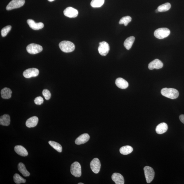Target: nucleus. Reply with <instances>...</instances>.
I'll use <instances>...</instances> for the list:
<instances>
[{
  "instance_id": "obj_17",
  "label": "nucleus",
  "mask_w": 184,
  "mask_h": 184,
  "mask_svg": "<svg viewBox=\"0 0 184 184\" xmlns=\"http://www.w3.org/2000/svg\"><path fill=\"white\" fill-rule=\"evenodd\" d=\"M38 118L36 116H33L29 118L26 122V126L29 128L35 127L38 124Z\"/></svg>"
},
{
  "instance_id": "obj_18",
  "label": "nucleus",
  "mask_w": 184,
  "mask_h": 184,
  "mask_svg": "<svg viewBox=\"0 0 184 184\" xmlns=\"http://www.w3.org/2000/svg\"><path fill=\"white\" fill-rule=\"evenodd\" d=\"M14 150L18 154L21 156H26L28 155L26 149L21 145L16 146L14 147Z\"/></svg>"
},
{
  "instance_id": "obj_16",
  "label": "nucleus",
  "mask_w": 184,
  "mask_h": 184,
  "mask_svg": "<svg viewBox=\"0 0 184 184\" xmlns=\"http://www.w3.org/2000/svg\"><path fill=\"white\" fill-rule=\"evenodd\" d=\"M118 88L121 89H126L129 86L128 82L122 78H118L115 82Z\"/></svg>"
},
{
  "instance_id": "obj_3",
  "label": "nucleus",
  "mask_w": 184,
  "mask_h": 184,
  "mask_svg": "<svg viewBox=\"0 0 184 184\" xmlns=\"http://www.w3.org/2000/svg\"><path fill=\"white\" fill-rule=\"evenodd\" d=\"M170 31L166 28H159L155 31L154 36L158 39H163L166 38L170 34Z\"/></svg>"
},
{
  "instance_id": "obj_4",
  "label": "nucleus",
  "mask_w": 184,
  "mask_h": 184,
  "mask_svg": "<svg viewBox=\"0 0 184 184\" xmlns=\"http://www.w3.org/2000/svg\"><path fill=\"white\" fill-rule=\"evenodd\" d=\"M71 173L76 177H80L82 174L81 167L80 164L78 162H74L71 166Z\"/></svg>"
},
{
  "instance_id": "obj_24",
  "label": "nucleus",
  "mask_w": 184,
  "mask_h": 184,
  "mask_svg": "<svg viewBox=\"0 0 184 184\" xmlns=\"http://www.w3.org/2000/svg\"><path fill=\"white\" fill-rule=\"evenodd\" d=\"M133 151V148L130 146H125L122 147L120 149V152L123 155H127L131 154Z\"/></svg>"
},
{
  "instance_id": "obj_36",
  "label": "nucleus",
  "mask_w": 184,
  "mask_h": 184,
  "mask_svg": "<svg viewBox=\"0 0 184 184\" xmlns=\"http://www.w3.org/2000/svg\"><path fill=\"white\" fill-rule=\"evenodd\" d=\"M78 184H84V183H78Z\"/></svg>"
},
{
  "instance_id": "obj_19",
  "label": "nucleus",
  "mask_w": 184,
  "mask_h": 184,
  "mask_svg": "<svg viewBox=\"0 0 184 184\" xmlns=\"http://www.w3.org/2000/svg\"><path fill=\"white\" fill-rule=\"evenodd\" d=\"M168 125L166 123H163L159 124L156 128V132L158 134H161L167 131Z\"/></svg>"
},
{
  "instance_id": "obj_7",
  "label": "nucleus",
  "mask_w": 184,
  "mask_h": 184,
  "mask_svg": "<svg viewBox=\"0 0 184 184\" xmlns=\"http://www.w3.org/2000/svg\"><path fill=\"white\" fill-rule=\"evenodd\" d=\"M25 3V0H12L7 5L6 10H10L14 9L19 8L23 6Z\"/></svg>"
},
{
  "instance_id": "obj_13",
  "label": "nucleus",
  "mask_w": 184,
  "mask_h": 184,
  "mask_svg": "<svg viewBox=\"0 0 184 184\" xmlns=\"http://www.w3.org/2000/svg\"><path fill=\"white\" fill-rule=\"evenodd\" d=\"M27 23L31 28L34 30H38L42 29L44 25L42 23H36L32 19H28L27 20Z\"/></svg>"
},
{
  "instance_id": "obj_6",
  "label": "nucleus",
  "mask_w": 184,
  "mask_h": 184,
  "mask_svg": "<svg viewBox=\"0 0 184 184\" xmlns=\"http://www.w3.org/2000/svg\"><path fill=\"white\" fill-rule=\"evenodd\" d=\"M144 170L147 183H150L154 177L155 173L154 169L152 167L146 166L144 168Z\"/></svg>"
},
{
  "instance_id": "obj_30",
  "label": "nucleus",
  "mask_w": 184,
  "mask_h": 184,
  "mask_svg": "<svg viewBox=\"0 0 184 184\" xmlns=\"http://www.w3.org/2000/svg\"><path fill=\"white\" fill-rule=\"evenodd\" d=\"M12 28L11 26L10 25L6 26L4 27L1 30V36L3 37H5L7 35L8 33L10 32L11 29Z\"/></svg>"
},
{
  "instance_id": "obj_11",
  "label": "nucleus",
  "mask_w": 184,
  "mask_h": 184,
  "mask_svg": "<svg viewBox=\"0 0 184 184\" xmlns=\"http://www.w3.org/2000/svg\"><path fill=\"white\" fill-rule=\"evenodd\" d=\"M64 15L70 18H74L77 17L79 14L78 11L72 7H68L63 11Z\"/></svg>"
},
{
  "instance_id": "obj_22",
  "label": "nucleus",
  "mask_w": 184,
  "mask_h": 184,
  "mask_svg": "<svg viewBox=\"0 0 184 184\" xmlns=\"http://www.w3.org/2000/svg\"><path fill=\"white\" fill-rule=\"evenodd\" d=\"M135 40V38L133 36H131V37L127 38L125 40L124 43V45L127 50H129L131 48Z\"/></svg>"
},
{
  "instance_id": "obj_28",
  "label": "nucleus",
  "mask_w": 184,
  "mask_h": 184,
  "mask_svg": "<svg viewBox=\"0 0 184 184\" xmlns=\"http://www.w3.org/2000/svg\"><path fill=\"white\" fill-rule=\"evenodd\" d=\"M14 182L16 184H19L21 183H25L26 180L22 177L19 174H16L13 176Z\"/></svg>"
},
{
  "instance_id": "obj_1",
  "label": "nucleus",
  "mask_w": 184,
  "mask_h": 184,
  "mask_svg": "<svg viewBox=\"0 0 184 184\" xmlns=\"http://www.w3.org/2000/svg\"><path fill=\"white\" fill-rule=\"evenodd\" d=\"M161 93L165 97L172 99L177 98L179 95V92L176 89L171 88H164L161 90Z\"/></svg>"
},
{
  "instance_id": "obj_23",
  "label": "nucleus",
  "mask_w": 184,
  "mask_h": 184,
  "mask_svg": "<svg viewBox=\"0 0 184 184\" xmlns=\"http://www.w3.org/2000/svg\"><path fill=\"white\" fill-rule=\"evenodd\" d=\"M18 169L23 176L25 177H28L30 176V173L27 171L25 165L23 163H20L18 165Z\"/></svg>"
},
{
  "instance_id": "obj_26",
  "label": "nucleus",
  "mask_w": 184,
  "mask_h": 184,
  "mask_svg": "<svg viewBox=\"0 0 184 184\" xmlns=\"http://www.w3.org/2000/svg\"><path fill=\"white\" fill-rule=\"evenodd\" d=\"M105 0H92L90 5L93 8H99L103 5Z\"/></svg>"
},
{
  "instance_id": "obj_8",
  "label": "nucleus",
  "mask_w": 184,
  "mask_h": 184,
  "mask_svg": "<svg viewBox=\"0 0 184 184\" xmlns=\"http://www.w3.org/2000/svg\"><path fill=\"white\" fill-rule=\"evenodd\" d=\"M110 50L109 44L105 41L99 43L98 47V52L102 56H106L108 54Z\"/></svg>"
},
{
  "instance_id": "obj_2",
  "label": "nucleus",
  "mask_w": 184,
  "mask_h": 184,
  "mask_svg": "<svg viewBox=\"0 0 184 184\" xmlns=\"http://www.w3.org/2000/svg\"><path fill=\"white\" fill-rule=\"evenodd\" d=\"M59 47L63 52L65 53H70L73 51L75 49V46L71 42L64 41L59 44Z\"/></svg>"
},
{
  "instance_id": "obj_35",
  "label": "nucleus",
  "mask_w": 184,
  "mask_h": 184,
  "mask_svg": "<svg viewBox=\"0 0 184 184\" xmlns=\"http://www.w3.org/2000/svg\"><path fill=\"white\" fill-rule=\"evenodd\" d=\"M48 1H49L52 2L53 1H55V0H48Z\"/></svg>"
},
{
  "instance_id": "obj_21",
  "label": "nucleus",
  "mask_w": 184,
  "mask_h": 184,
  "mask_svg": "<svg viewBox=\"0 0 184 184\" xmlns=\"http://www.w3.org/2000/svg\"><path fill=\"white\" fill-rule=\"evenodd\" d=\"M10 123V117L9 115L5 114L0 118V124L3 126H8Z\"/></svg>"
},
{
  "instance_id": "obj_9",
  "label": "nucleus",
  "mask_w": 184,
  "mask_h": 184,
  "mask_svg": "<svg viewBox=\"0 0 184 184\" xmlns=\"http://www.w3.org/2000/svg\"><path fill=\"white\" fill-rule=\"evenodd\" d=\"M101 166V163L98 158H94L91 162L90 164L91 169L95 174H98L99 173Z\"/></svg>"
},
{
  "instance_id": "obj_33",
  "label": "nucleus",
  "mask_w": 184,
  "mask_h": 184,
  "mask_svg": "<svg viewBox=\"0 0 184 184\" xmlns=\"http://www.w3.org/2000/svg\"><path fill=\"white\" fill-rule=\"evenodd\" d=\"M179 119L182 123L184 124V115H181L179 116Z\"/></svg>"
},
{
  "instance_id": "obj_20",
  "label": "nucleus",
  "mask_w": 184,
  "mask_h": 184,
  "mask_svg": "<svg viewBox=\"0 0 184 184\" xmlns=\"http://www.w3.org/2000/svg\"><path fill=\"white\" fill-rule=\"evenodd\" d=\"M12 91L10 89L5 87L1 91V97L3 99H10L11 97Z\"/></svg>"
},
{
  "instance_id": "obj_32",
  "label": "nucleus",
  "mask_w": 184,
  "mask_h": 184,
  "mask_svg": "<svg viewBox=\"0 0 184 184\" xmlns=\"http://www.w3.org/2000/svg\"><path fill=\"white\" fill-rule=\"evenodd\" d=\"M44 101L43 98L41 96H38L34 100V102L36 104L40 105L43 103Z\"/></svg>"
},
{
  "instance_id": "obj_15",
  "label": "nucleus",
  "mask_w": 184,
  "mask_h": 184,
  "mask_svg": "<svg viewBox=\"0 0 184 184\" xmlns=\"http://www.w3.org/2000/svg\"><path fill=\"white\" fill-rule=\"evenodd\" d=\"M112 179L116 184H123L125 183L124 179L121 174L114 173L112 175Z\"/></svg>"
},
{
  "instance_id": "obj_12",
  "label": "nucleus",
  "mask_w": 184,
  "mask_h": 184,
  "mask_svg": "<svg viewBox=\"0 0 184 184\" xmlns=\"http://www.w3.org/2000/svg\"><path fill=\"white\" fill-rule=\"evenodd\" d=\"M163 64L161 61L158 59H156L151 62L148 65V68L150 70L156 69H160L162 68Z\"/></svg>"
},
{
  "instance_id": "obj_31",
  "label": "nucleus",
  "mask_w": 184,
  "mask_h": 184,
  "mask_svg": "<svg viewBox=\"0 0 184 184\" xmlns=\"http://www.w3.org/2000/svg\"><path fill=\"white\" fill-rule=\"evenodd\" d=\"M42 94L45 99L46 100L50 99L51 97V96L50 91L48 90H47V89H45V90H43Z\"/></svg>"
},
{
  "instance_id": "obj_27",
  "label": "nucleus",
  "mask_w": 184,
  "mask_h": 184,
  "mask_svg": "<svg viewBox=\"0 0 184 184\" xmlns=\"http://www.w3.org/2000/svg\"><path fill=\"white\" fill-rule=\"evenodd\" d=\"M171 5L170 3H166L162 5L158 6V10L159 12H164L170 9Z\"/></svg>"
},
{
  "instance_id": "obj_14",
  "label": "nucleus",
  "mask_w": 184,
  "mask_h": 184,
  "mask_svg": "<svg viewBox=\"0 0 184 184\" xmlns=\"http://www.w3.org/2000/svg\"><path fill=\"white\" fill-rule=\"evenodd\" d=\"M90 139V136L88 134H83L76 138L75 141V143L78 145L86 143Z\"/></svg>"
},
{
  "instance_id": "obj_34",
  "label": "nucleus",
  "mask_w": 184,
  "mask_h": 184,
  "mask_svg": "<svg viewBox=\"0 0 184 184\" xmlns=\"http://www.w3.org/2000/svg\"><path fill=\"white\" fill-rule=\"evenodd\" d=\"M156 13H158V12H159V11H158V9H157L156 10Z\"/></svg>"
},
{
  "instance_id": "obj_5",
  "label": "nucleus",
  "mask_w": 184,
  "mask_h": 184,
  "mask_svg": "<svg viewBox=\"0 0 184 184\" xmlns=\"http://www.w3.org/2000/svg\"><path fill=\"white\" fill-rule=\"evenodd\" d=\"M26 50L29 53L35 54L42 51L43 48L40 45L35 43H32L27 46Z\"/></svg>"
},
{
  "instance_id": "obj_10",
  "label": "nucleus",
  "mask_w": 184,
  "mask_h": 184,
  "mask_svg": "<svg viewBox=\"0 0 184 184\" xmlns=\"http://www.w3.org/2000/svg\"><path fill=\"white\" fill-rule=\"evenodd\" d=\"M39 70L37 69L32 68L27 69L23 73V75L26 78H30L37 76L39 74Z\"/></svg>"
},
{
  "instance_id": "obj_29",
  "label": "nucleus",
  "mask_w": 184,
  "mask_h": 184,
  "mask_svg": "<svg viewBox=\"0 0 184 184\" xmlns=\"http://www.w3.org/2000/svg\"><path fill=\"white\" fill-rule=\"evenodd\" d=\"M132 18L130 16H125L120 20L119 22V24H124L125 26H127L128 24L131 21Z\"/></svg>"
},
{
  "instance_id": "obj_25",
  "label": "nucleus",
  "mask_w": 184,
  "mask_h": 184,
  "mask_svg": "<svg viewBox=\"0 0 184 184\" xmlns=\"http://www.w3.org/2000/svg\"><path fill=\"white\" fill-rule=\"evenodd\" d=\"M49 144L51 146L59 152H61L62 151V147L59 144L55 142L50 141L49 142Z\"/></svg>"
}]
</instances>
